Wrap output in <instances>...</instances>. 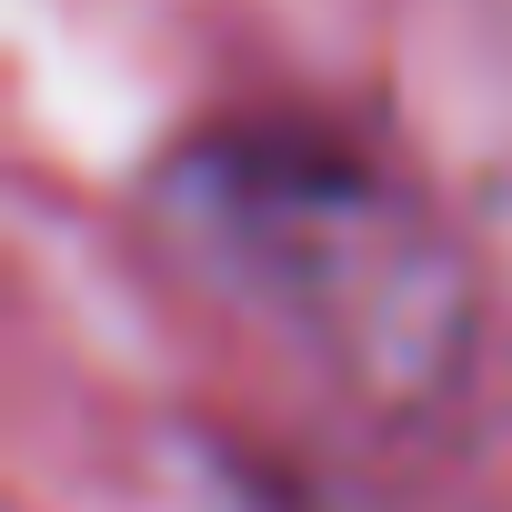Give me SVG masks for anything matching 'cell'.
<instances>
[{
	"instance_id": "cell-1",
	"label": "cell",
	"mask_w": 512,
	"mask_h": 512,
	"mask_svg": "<svg viewBox=\"0 0 512 512\" xmlns=\"http://www.w3.org/2000/svg\"><path fill=\"white\" fill-rule=\"evenodd\" d=\"M161 251L231 312L272 322L332 392L432 422L482 342V282L442 211L332 131H201L151 181Z\"/></svg>"
},
{
	"instance_id": "cell-2",
	"label": "cell",
	"mask_w": 512,
	"mask_h": 512,
	"mask_svg": "<svg viewBox=\"0 0 512 512\" xmlns=\"http://www.w3.org/2000/svg\"><path fill=\"white\" fill-rule=\"evenodd\" d=\"M251 492H262V512H372L342 482H272V472H251Z\"/></svg>"
}]
</instances>
